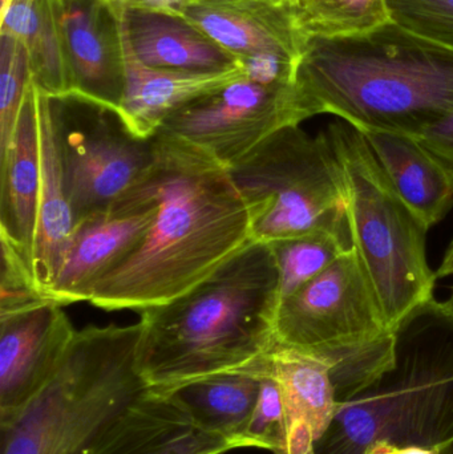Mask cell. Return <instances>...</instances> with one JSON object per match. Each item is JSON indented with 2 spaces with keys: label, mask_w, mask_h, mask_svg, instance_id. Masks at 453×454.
<instances>
[{
  "label": "cell",
  "mask_w": 453,
  "mask_h": 454,
  "mask_svg": "<svg viewBox=\"0 0 453 454\" xmlns=\"http://www.w3.org/2000/svg\"><path fill=\"white\" fill-rule=\"evenodd\" d=\"M439 454H453V442H449V445L443 448Z\"/></svg>",
  "instance_id": "obj_37"
},
{
  "label": "cell",
  "mask_w": 453,
  "mask_h": 454,
  "mask_svg": "<svg viewBox=\"0 0 453 454\" xmlns=\"http://www.w3.org/2000/svg\"><path fill=\"white\" fill-rule=\"evenodd\" d=\"M184 0H128L124 10L181 18ZM122 10V11H124Z\"/></svg>",
  "instance_id": "obj_31"
},
{
  "label": "cell",
  "mask_w": 453,
  "mask_h": 454,
  "mask_svg": "<svg viewBox=\"0 0 453 454\" xmlns=\"http://www.w3.org/2000/svg\"><path fill=\"white\" fill-rule=\"evenodd\" d=\"M443 303H444V306H446L447 309H449V311H451L453 314V287H452L451 295H449V298L447 299L446 301H443Z\"/></svg>",
  "instance_id": "obj_36"
},
{
  "label": "cell",
  "mask_w": 453,
  "mask_h": 454,
  "mask_svg": "<svg viewBox=\"0 0 453 454\" xmlns=\"http://www.w3.org/2000/svg\"><path fill=\"white\" fill-rule=\"evenodd\" d=\"M293 11L309 39L353 36L391 21L386 0H293Z\"/></svg>",
  "instance_id": "obj_24"
},
{
  "label": "cell",
  "mask_w": 453,
  "mask_h": 454,
  "mask_svg": "<svg viewBox=\"0 0 453 454\" xmlns=\"http://www.w3.org/2000/svg\"><path fill=\"white\" fill-rule=\"evenodd\" d=\"M396 454H439V450H433V448L410 445V447L398 448V452H396Z\"/></svg>",
  "instance_id": "obj_34"
},
{
  "label": "cell",
  "mask_w": 453,
  "mask_h": 454,
  "mask_svg": "<svg viewBox=\"0 0 453 454\" xmlns=\"http://www.w3.org/2000/svg\"><path fill=\"white\" fill-rule=\"evenodd\" d=\"M436 275H438V278L452 277L453 275V240Z\"/></svg>",
  "instance_id": "obj_32"
},
{
  "label": "cell",
  "mask_w": 453,
  "mask_h": 454,
  "mask_svg": "<svg viewBox=\"0 0 453 454\" xmlns=\"http://www.w3.org/2000/svg\"><path fill=\"white\" fill-rule=\"evenodd\" d=\"M395 333L390 370L338 407L316 454H364L378 442L433 448L453 442V314L435 298Z\"/></svg>",
  "instance_id": "obj_4"
},
{
  "label": "cell",
  "mask_w": 453,
  "mask_h": 454,
  "mask_svg": "<svg viewBox=\"0 0 453 454\" xmlns=\"http://www.w3.org/2000/svg\"><path fill=\"white\" fill-rule=\"evenodd\" d=\"M37 87L40 132L39 215L34 245V277L47 299L63 266L76 230L61 167L60 152L51 109V98Z\"/></svg>",
  "instance_id": "obj_18"
},
{
  "label": "cell",
  "mask_w": 453,
  "mask_h": 454,
  "mask_svg": "<svg viewBox=\"0 0 453 454\" xmlns=\"http://www.w3.org/2000/svg\"><path fill=\"white\" fill-rule=\"evenodd\" d=\"M238 450L209 434L165 395L149 389L85 454H225Z\"/></svg>",
  "instance_id": "obj_17"
},
{
  "label": "cell",
  "mask_w": 453,
  "mask_h": 454,
  "mask_svg": "<svg viewBox=\"0 0 453 454\" xmlns=\"http://www.w3.org/2000/svg\"><path fill=\"white\" fill-rule=\"evenodd\" d=\"M157 215L145 239L98 286V309H140L196 287L254 242L228 168L172 136H154Z\"/></svg>",
  "instance_id": "obj_1"
},
{
  "label": "cell",
  "mask_w": 453,
  "mask_h": 454,
  "mask_svg": "<svg viewBox=\"0 0 453 454\" xmlns=\"http://www.w3.org/2000/svg\"><path fill=\"white\" fill-rule=\"evenodd\" d=\"M305 120L297 85L245 77L178 109L159 133L186 141L230 168L277 130Z\"/></svg>",
  "instance_id": "obj_10"
},
{
  "label": "cell",
  "mask_w": 453,
  "mask_h": 454,
  "mask_svg": "<svg viewBox=\"0 0 453 454\" xmlns=\"http://www.w3.org/2000/svg\"><path fill=\"white\" fill-rule=\"evenodd\" d=\"M261 381L260 372L246 368L154 391L172 400L194 426L244 448L242 434L257 404Z\"/></svg>",
  "instance_id": "obj_21"
},
{
  "label": "cell",
  "mask_w": 453,
  "mask_h": 454,
  "mask_svg": "<svg viewBox=\"0 0 453 454\" xmlns=\"http://www.w3.org/2000/svg\"><path fill=\"white\" fill-rule=\"evenodd\" d=\"M279 270L254 242L188 293L140 309L138 370L152 389L246 370L276 344Z\"/></svg>",
  "instance_id": "obj_3"
},
{
  "label": "cell",
  "mask_w": 453,
  "mask_h": 454,
  "mask_svg": "<svg viewBox=\"0 0 453 454\" xmlns=\"http://www.w3.org/2000/svg\"><path fill=\"white\" fill-rule=\"evenodd\" d=\"M279 270V301L310 282L354 247L351 231L309 232L269 243Z\"/></svg>",
  "instance_id": "obj_23"
},
{
  "label": "cell",
  "mask_w": 453,
  "mask_h": 454,
  "mask_svg": "<svg viewBox=\"0 0 453 454\" xmlns=\"http://www.w3.org/2000/svg\"><path fill=\"white\" fill-rule=\"evenodd\" d=\"M2 242L0 317L29 309L47 301L37 288L31 266L13 246Z\"/></svg>",
  "instance_id": "obj_28"
},
{
  "label": "cell",
  "mask_w": 453,
  "mask_h": 454,
  "mask_svg": "<svg viewBox=\"0 0 453 454\" xmlns=\"http://www.w3.org/2000/svg\"><path fill=\"white\" fill-rule=\"evenodd\" d=\"M0 154L5 151L31 80L26 45L15 37L0 35Z\"/></svg>",
  "instance_id": "obj_25"
},
{
  "label": "cell",
  "mask_w": 453,
  "mask_h": 454,
  "mask_svg": "<svg viewBox=\"0 0 453 454\" xmlns=\"http://www.w3.org/2000/svg\"><path fill=\"white\" fill-rule=\"evenodd\" d=\"M364 137L404 204L428 229L441 223L453 207V176L441 160L411 136Z\"/></svg>",
  "instance_id": "obj_19"
},
{
  "label": "cell",
  "mask_w": 453,
  "mask_h": 454,
  "mask_svg": "<svg viewBox=\"0 0 453 454\" xmlns=\"http://www.w3.org/2000/svg\"><path fill=\"white\" fill-rule=\"evenodd\" d=\"M415 138L438 157L453 176V112Z\"/></svg>",
  "instance_id": "obj_29"
},
{
  "label": "cell",
  "mask_w": 453,
  "mask_h": 454,
  "mask_svg": "<svg viewBox=\"0 0 453 454\" xmlns=\"http://www.w3.org/2000/svg\"><path fill=\"white\" fill-rule=\"evenodd\" d=\"M181 18L239 60L277 58L300 66L310 40L293 8L271 0H184Z\"/></svg>",
  "instance_id": "obj_13"
},
{
  "label": "cell",
  "mask_w": 453,
  "mask_h": 454,
  "mask_svg": "<svg viewBox=\"0 0 453 454\" xmlns=\"http://www.w3.org/2000/svg\"><path fill=\"white\" fill-rule=\"evenodd\" d=\"M141 323L77 331L50 383L0 426V454H85L151 389L138 370Z\"/></svg>",
  "instance_id": "obj_5"
},
{
  "label": "cell",
  "mask_w": 453,
  "mask_h": 454,
  "mask_svg": "<svg viewBox=\"0 0 453 454\" xmlns=\"http://www.w3.org/2000/svg\"><path fill=\"white\" fill-rule=\"evenodd\" d=\"M76 333L55 301L0 317V426L20 415L50 383Z\"/></svg>",
  "instance_id": "obj_12"
},
{
  "label": "cell",
  "mask_w": 453,
  "mask_h": 454,
  "mask_svg": "<svg viewBox=\"0 0 453 454\" xmlns=\"http://www.w3.org/2000/svg\"><path fill=\"white\" fill-rule=\"evenodd\" d=\"M390 20L453 50V0H386Z\"/></svg>",
  "instance_id": "obj_27"
},
{
  "label": "cell",
  "mask_w": 453,
  "mask_h": 454,
  "mask_svg": "<svg viewBox=\"0 0 453 454\" xmlns=\"http://www.w3.org/2000/svg\"><path fill=\"white\" fill-rule=\"evenodd\" d=\"M116 21L124 66V92L117 112L138 137H154L178 109L247 77L242 61L230 68L207 72L146 66L133 52L117 18Z\"/></svg>",
  "instance_id": "obj_14"
},
{
  "label": "cell",
  "mask_w": 453,
  "mask_h": 454,
  "mask_svg": "<svg viewBox=\"0 0 453 454\" xmlns=\"http://www.w3.org/2000/svg\"><path fill=\"white\" fill-rule=\"evenodd\" d=\"M98 4L104 5V7L108 8L111 12H119V11L124 10L125 4H127L128 0H96Z\"/></svg>",
  "instance_id": "obj_35"
},
{
  "label": "cell",
  "mask_w": 453,
  "mask_h": 454,
  "mask_svg": "<svg viewBox=\"0 0 453 454\" xmlns=\"http://www.w3.org/2000/svg\"><path fill=\"white\" fill-rule=\"evenodd\" d=\"M61 24L71 69L69 96L119 111L124 66L113 13L96 0H69Z\"/></svg>",
  "instance_id": "obj_15"
},
{
  "label": "cell",
  "mask_w": 453,
  "mask_h": 454,
  "mask_svg": "<svg viewBox=\"0 0 453 454\" xmlns=\"http://www.w3.org/2000/svg\"><path fill=\"white\" fill-rule=\"evenodd\" d=\"M274 333L277 343L330 368L340 404L369 388L395 357V333L354 247L279 301Z\"/></svg>",
  "instance_id": "obj_6"
},
{
  "label": "cell",
  "mask_w": 453,
  "mask_h": 454,
  "mask_svg": "<svg viewBox=\"0 0 453 454\" xmlns=\"http://www.w3.org/2000/svg\"><path fill=\"white\" fill-rule=\"evenodd\" d=\"M266 355L253 367L262 375V381L257 404L242 434V444L244 448H261L274 454L282 447L286 434L287 411L281 386L266 371Z\"/></svg>",
  "instance_id": "obj_26"
},
{
  "label": "cell",
  "mask_w": 453,
  "mask_h": 454,
  "mask_svg": "<svg viewBox=\"0 0 453 454\" xmlns=\"http://www.w3.org/2000/svg\"><path fill=\"white\" fill-rule=\"evenodd\" d=\"M326 133L345 178L354 248L394 331L433 298L438 275L426 253L430 229L404 204L361 130L335 121Z\"/></svg>",
  "instance_id": "obj_7"
},
{
  "label": "cell",
  "mask_w": 453,
  "mask_h": 454,
  "mask_svg": "<svg viewBox=\"0 0 453 454\" xmlns=\"http://www.w3.org/2000/svg\"><path fill=\"white\" fill-rule=\"evenodd\" d=\"M39 193V112L36 82L31 76L15 132L0 154V239L16 248L32 272Z\"/></svg>",
  "instance_id": "obj_16"
},
{
  "label": "cell",
  "mask_w": 453,
  "mask_h": 454,
  "mask_svg": "<svg viewBox=\"0 0 453 454\" xmlns=\"http://www.w3.org/2000/svg\"><path fill=\"white\" fill-rule=\"evenodd\" d=\"M266 371L281 386L287 419L305 418L313 427L316 439H321L340 407L330 368L321 360L276 341L266 355Z\"/></svg>",
  "instance_id": "obj_22"
},
{
  "label": "cell",
  "mask_w": 453,
  "mask_h": 454,
  "mask_svg": "<svg viewBox=\"0 0 453 454\" xmlns=\"http://www.w3.org/2000/svg\"><path fill=\"white\" fill-rule=\"evenodd\" d=\"M135 55L146 66L181 71H221L239 59L177 16L119 11L112 12Z\"/></svg>",
  "instance_id": "obj_20"
},
{
  "label": "cell",
  "mask_w": 453,
  "mask_h": 454,
  "mask_svg": "<svg viewBox=\"0 0 453 454\" xmlns=\"http://www.w3.org/2000/svg\"><path fill=\"white\" fill-rule=\"evenodd\" d=\"M398 447L390 444V442H378L372 444L364 454H396Z\"/></svg>",
  "instance_id": "obj_33"
},
{
  "label": "cell",
  "mask_w": 453,
  "mask_h": 454,
  "mask_svg": "<svg viewBox=\"0 0 453 454\" xmlns=\"http://www.w3.org/2000/svg\"><path fill=\"white\" fill-rule=\"evenodd\" d=\"M228 170L257 242L350 231L345 178L326 130L314 137L300 125L282 128Z\"/></svg>",
  "instance_id": "obj_8"
},
{
  "label": "cell",
  "mask_w": 453,
  "mask_h": 454,
  "mask_svg": "<svg viewBox=\"0 0 453 454\" xmlns=\"http://www.w3.org/2000/svg\"><path fill=\"white\" fill-rule=\"evenodd\" d=\"M271 2L279 3V4L290 5L293 8V0H271Z\"/></svg>",
  "instance_id": "obj_38"
},
{
  "label": "cell",
  "mask_w": 453,
  "mask_h": 454,
  "mask_svg": "<svg viewBox=\"0 0 453 454\" xmlns=\"http://www.w3.org/2000/svg\"><path fill=\"white\" fill-rule=\"evenodd\" d=\"M316 439L311 424L301 416L287 419L282 447L274 454H316Z\"/></svg>",
  "instance_id": "obj_30"
},
{
  "label": "cell",
  "mask_w": 453,
  "mask_h": 454,
  "mask_svg": "<svg viewBox=\"0 0 453 454\" xmlns=\"http://www.w3.org/2000/svg\"><path fill=\"white\" fill-rule=\"evenodd\" d=\"M295 85L306 120L332 114L364 135L418 137L453 112V50L394 21L311 37Z\"/></svg>",
  "instance_id": "obj_2"
},
{
  "label": "cell",
  "mask_w": 453,
  "mask_h": 454,
  "mask_svg": "<svg viewBox=\"0 0 453 454\" xmlns=\"http://www.w3.org/2000/svg\"><path fill=\"white\" fill-rule=\"evenodd\" d=\"M61 167L76 225L106 212L156 160L154 137L136 136L119 112L76 98H51Z\"/></svg>",
  "instance_id": "obj_9"
},
{
  "label": "cell",
  "mask_w": 453,
  "mask_h": 454,
  "mask_svg": "<svg viewBox=\"0 0 453 454\" xmlns=\"http://www.w3.org/2000/svg\"><path fill=\"white\" fill-rule=\"evenodd\" d=\"M151 170L111 209L77 223L47 301L63 307L90 301L96 286L145 239L159 207Z\"/></svg>",
  "instance_id": "obj_11"
}]
</instances>
